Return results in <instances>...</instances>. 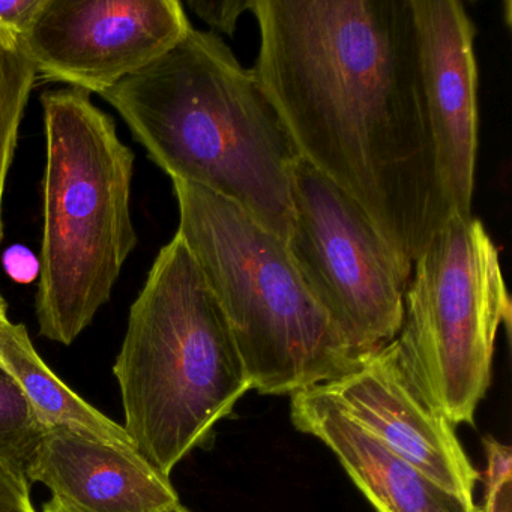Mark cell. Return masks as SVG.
<instances>
[{
    "label": "cell",
    "instance_id": "obj_1",
    "mask_svg": "<svg viewBox=\"0 0 512 512\" xmlns=\"http://www.w3.org/2000/svg\"><path fill=\"white\" fill-rule=\"evenodd\" d=\"M254 73L298 157L367 215L412 274L451 218L412 0H254Z\"/></svg>",
    "mask_w": 512,
    "mask_h": 512
},
{
    "label": "cell",
    "instance_id": "obj_2",
    "mask_svg": "<svg viewBox=\"0 0 512 512\" xmlns=\"http://www.w3.org/2000/svg\"><path fill=\"white\" fill-rule=\"evenodd\" d=\"M101 97L172 181L226 197L286 241L298 152L259 77L220 37L191 28Z\"/></svg>",
    "mask_w": 512,
    "mask_h": 512
},
{
    "label": "cell",
    "instance_id": "obj_3",
    "mask_svg": "<svg viewBox=\"0 0 512 512\" xmlns=\"http://www.w3.org/2000/svg\"><path fill=\"white\" fill-rule=\"evenodd\" d=\"M136 451L169 478L232 413L251 380L226 316L185 242L161 248L113 365Z\"/></svg>",
    "mask_w": 512,
    "mask_h": 512
},
{
    "label": "cell",
    "instance_id": "obj_4",
    "mask_svg": "<svg viewBox=\"0 0 512 512\" xmlns=\"http://www.w3.org/2000/svg\"><path fill=\"white\" fill-rule=\"evenodd\" d=\"M41 106L46 170L37 319L44 338L70 346L110 301L136 248V157L86 92L53 89Z\"/></svg>",
    "mask_w": 512,
    "mask_h": 512
},
{
    "label": "cell",
    "instance_id": "obj_5",
    "mask_svg": "<svg viewBox=\"0 0 512 512\" xmlns=\"http://www.w3.org/2000/svg\"><path fill=\"white\" fill-rule=\"evenodd\" d=\"M172 182L176 233L226 316L251 389L298 394L361 364L305 286L283 239L226 197Z\"/></svg>",
    "mask_w": 512,
    "mask_h": 512
},
{
    "label": "cell",
    "instance_id": "obj_6",
    "mask_svg": "<svg viewBox=\"0 0 512 512\" xmlns=\"http://www.w3.org/2000/svg\"><path fill=\"white\" fill-rule=\"evenodd\" d=\"M413 265L395 338L401 368L425 406L454 427L472 425L497 331L511 320L499 251L481 221L452 214Z\"/></svg>",
    "mask_w": 512,
    "mask_h": 512
},
{
    "label": "cell",
    "instance_id": "obj_7",
    "mask_svg": "<svg viewBox=\"0 0 512 512\" xmlns=\"http://www.w3.org/2000/svg\"><path fill=\"white\" fill-rule=\"evenodd\" d=\"M286 247L296 271L352 352L367 359L397 338L410 272L361 208L298 158Z\"/></svg>",
    "mask_w": 512,
    "mask_h": 512
},
{
    "label": "cell",
    "instance_id": "obj_8",
    "mask_svg": "<svg viewBox=\"0 0 512 512\" xmlns=\"http://www.w3.org/2000/svg\"><path fill=\"white\" fill-rule=\"evenodd\" d=\"M191 28L178 0H43L19 43L37 76L101 95Z\"/></svg>",
    "mask_w": 512,
    "mask_h": 512
},
{
    "label": "cell",
    "instance_id": "obj_9",
    "mask_svg": "<svg viewBox=\"0 0 512 512\" xmlns=\"http://www.w3.org/2000/svg\"><path fill=\"white\" fill-rule=\"evenodd\" d=\"M437 169L452 214L472 218L478 152L475 26L458 0H412Z\"/></svg>",
    "mask_w": 512,
    "mask_h": 512
},
{
    "label": "cell",
    "instance_id": "obj_10",
    "mask_svg": "<svg viewBox=\"0 0 512 512\" xmlns=\"http://www.w3.org/2000/svg\"><path fill=\"white\" fill-rule=\"evenodd\" d=\"M317 388L398 457L475 505L473 490L481 476L454 425L425 406L407 382L395 340L349 373Z\"/></svg>",
    "mask_w": 512,
    "mask_h": 512
},
{
    "label": "cell",
    "instance_id": "obj_11",
    "mask_svg": "<svg viewBox=\"0 0 512 512\" xmlns=\"http://www.w3.org/2000/svg\"><path fill=\"white\" fill-rule=\"evenodd\" d=\"M77 512H161L179 503L169 478L137 451L47 430L28 470Z\"/></svg>",
    "mask_w": 512,
    "mask_h": 512
},
{
    "label": "cell",
    "instance_id": "obj_12",
    "mask_svg": "<svg viewBox=\"0 0 512 512\" xmlns=\"http://www.w3.org/2000/svg\"><path fill=\"white\" fill-rule=\"evenodd\" d=\"M296 430L325 443L377 512H476L350 419L319 388L292 395Z\"/></svg>",
    "mask_w": 512,
    "mask_h": 512
},
{
    "label": "cell",
    "instance_id": "obj_13",
    "mask_svg": "<svg viewBox=\"0 0 512 512\" xmlns=\"http://www.w3.org/2000/svg\"><path fill=\"white\" fill-rule=\"evenodd\" d=\"M0 367L16 380L47 430L70 431L136 451L122 425L86 403L53 373L38 355L22 323L10 322L0 331Z\"/></svg>",
    "mask_w": 512,
    "mask_h": 512
},
{
    "label": "cell",
    "instance_id": "obj_14",
    "mask_svg": "<svg viewBox=\"0 0 512 512\" xmlns=\"http://www.w3.org/2000/svg\"><path fill=\"white\" fill-rule=\"evenodd\" d=\"M35 80L37 71L23 53L19 40L0 32V241L4 238L2 203L5 184Z\"/></svg>",
    "mask_w": 512,
    "mask_h": 512
},
{
    "label": "cell",
    "instance_id": "obj_15",
    "mask_svg": "<svg viewBox=\"0 0 512 512\" xmlns=\"http://www.w3.org/2000/svg\"><path fill=\"white\" fill-rule=\"evenodd\" d=\"M46 433L16 380L0 367V463L28 479Z\"/></svg>",
    "mask_w": 512,
    "mask_h": 512
},
{
    "label": "cell",
    "instance_id": "obj_16",
    "mask_svg": "<svg viewBox=\"0 0 512 512\" xmlns=\"http://www.w3.org/2000/svg\"><path fill=\"white\" fill-rule=\"evenodd\" d=\"M484 448L487 457L484 499L481 506H476V512H511V448L493 437H485Z\"/></svg>",
    "mask_w": 512,
    "mask_h": 512
},
{
    "label": "cell",
    "instance_id": "obj_17",
    "mask_svg": "<svg viewBox=\"0 0 512 512\" xmlns=\"http://www.w3.org/2000/svg\"><path fill=\"white\" fill-rule=\"evenodd\" d=\"M187 5L212 29L232 37L242 14L253 11L254 0H188Z\"/></svg>",
    "mask_w": 512,
    "mask_h": 512
},
{
    "label": "cell",
    "instance_id": "obj_18",
    "mask_svg": "<svg viewBox=\"0 0 512 512\" xmlns=\"http://www.w3.org/2000/svg\"><path fill=\"white\" fill-rule=\"evenodd\" d=\"M25 476L0 463V512H37Z\"/></svg>",
    "mask_w": 512,
    "mask_h": 512
},
{
    "label": "cell",
    "instance_id": "obj_19",
    "mask_svg": "<svg viewBox=\"0 0 512 512\" xmlns=\"http://www.w3.org/2000/svg\"><path fill=\"white\" fill-rule=\"evenodd\" d=\"M43 0H0V32L20 40L37 16Z\"/></svg>",
    "mask_w": 512,
    "mask_h": 512
},
{
    "label": "cell",
    "instance_id": "obj_20",
    "mask_svg": "<svg viewBox=\"0 0 512 512\" xmlns=\"http://www.w3.org/2000/svg\"><path fill=\"white\" fill-rule=\"evenodd\" d=\"M5 266L8 274L20 283H29L34 280L37 272H40V263L32 256L31 251L25 248H11L5 257Z\"/></svg>",
    "mask_w": 512,
    "mask_h": 512
},
{
    "label": "cell",
    "instance_id": "obj_21",
    "mask_svg": "<svg viewBox=\"0 0 512 512\" xmlns=\"http://www.w3.org/2000/svg\"><path fill=\"white\" fill-rule=\"evenodd\" d=\"M43 512H77L76 509L62 503L61 500L52 497L46 505L43 506Z\"/></svg>",
    "mask_w": 512,
    "mask_h": 512
},
{
    "label": "cell",
    "instance_id": "obj_22",
    "mask_svg": "<svg viewBox=\"0 0 512 512\" xmlns=\"http://www.w3.org/2000/svg\"><path fill=\"white\" fill-rule=\"evenodd\" d=\"M10 323L7 316V304H5L4 298L0 296V331Z\"/></svg>",
    "mask_w": 512,
    "mask_h": 512
},
{
    "label": "cell",
    "instance_id": "obj_23",
    "mask_svg": "<svg viewBox=\"0 0 512 512\" xmlns=\"http://www.w3.org/2000/svg\"><path fill=\"white\" fill-rule=\"evenodd\" d=\"M161 512H191L190 509L185 508L181 502L176 503V505L170 506V508L164 509Z\"/></svg>",
    "mask_w": 512,
    "mask_h": 512
}]
</instances>
